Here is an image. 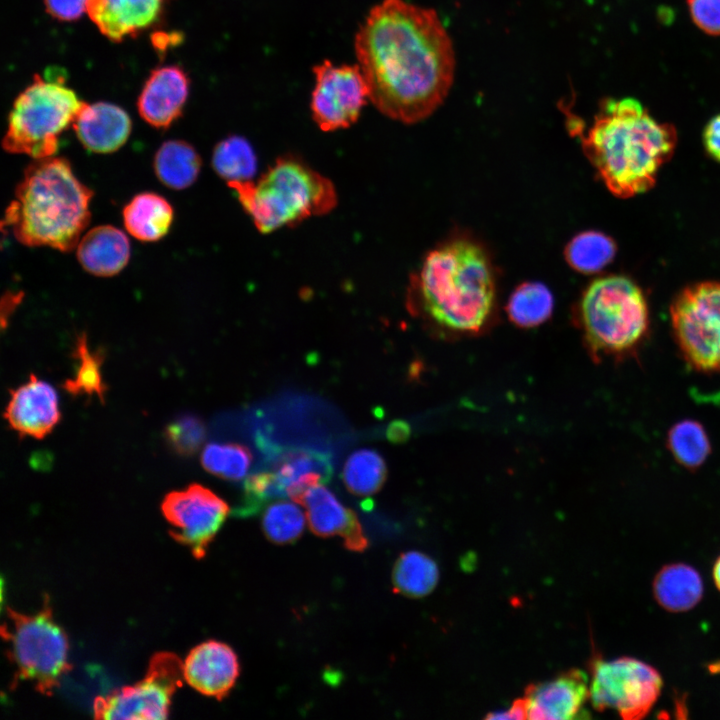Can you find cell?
<instances>
[{"label":"cell","mask_w":720,"mask_h":720,"mask_svg":"<svg viewBox=\"0 0 720 720\" xmlns=\"http://www.w3.org/2000/svg\"><path fill=\"white\" fill-rule=\"evenodd\" d=\"M354 47L369 100L391 119H426L452 87L454 48L434 9L382 0L360 25Z\"/></svg>","instance_id":"1"},{"label":"cell","mask_w":720,"mask_h":720,"mask_svg":"<svg viewBox=\"0 0 720 720\" xmlns=\"http://www.w3.org/2000/svg\"><path fill=\"white\" fill-rule=\"evenodd\" d=\"M578 135L584 154L619 198L651 189L677 145L675 127L656 120L631 97L605 99L592 126Z\"/></svg>","instance_id":"2"},{"label":"cell","mask_w":720,"mask_h":720,"mask_svg":"<svg viewBox=\"0 0 720 720\" xmlns=\"http://www.w3.org/2000/svg\"><path fill=\"white\" fill-rule=\"evenodd\" d=\"M417 310L438 327L472 334L485 328L495 307L490 260L477 243L448 241L430 251L411 279Z\"/></svg>","instance_id":"3"},{"label":"cell","mask_w":720,"mask_h":720,"mask_svg":"<svg viewBox=\"0 0 720 720\" xmlns=\"http://www.w3.org/2000/svg\"><path fill=\"white\" fill-rule=\"evenodd\" d=\"M92 196L66 159H36L16 187L4 224L24 245L70 251L90 221Z\"/></svg>","instance_id":"4"},{"label":"cell","mask_w":720,"mask_h":720,"mask_svg":"<svg viewBox=\"0 0 720 720\" xmlns=\"http://www.w3.org/2000/svg\"><path fill=\"white\" fill-rule=\"evenodd\" d=\"M261 233L329 213L337 204L332 182L293 157L278 159L257 181L228 184Z\"/></svg>","instance_id":"5"},{"label":"cell","mask_w":720,"mask_h":720,"mask_svg":"<svg viewBox=\"0 0 720 720\" xmlns=\"http://www.w3.org/2000/svg\"><path fill=\"white\" fill-rule=\"evenodd\" d=\"M584 340L597 356L624 357L634 352L649 330V308L642 289L622 275L591 282L578 303Z\"/></svg>","instance_id":"6"},{"label":"cell","mask_w":720,"mask_h":720,"mask_svg":"<svg viewBox=\"0 0 720 720\" xmlns=\"http://www.w3.org/2000/svg\"><path fill=\"white\" fill-rule=\"evenodd\" d=\"M82 104L66 85L64 72L54 68L44 76L35 75L13 103L3 148L34 160L54 156L59 136L73 124Z\"/></svg>","instance_id":"7"},{"label":"cell","mask_w":720,"mask_h":720,"mask_svg":"<svg viewBox=\"0 0 720 720\" xmlns=\"http://www.w3.org/2000/svg\"><path fill=\"white\" fill-rule=\"evenodd\" d=\"M7 622L1 635L7 656L15 666L14 684L28 681L41 694L50 696L71 670L69 643L64 630L55 622L49 598L34 614L7 607Z\"/></svg>","instance_id":"8"},{"label":"cell","mask_w":720,"mask_h":720,"mask_svg":"<svg viewBox=\"0 0 720 720\" xmlns=\"http://www.w3.org/2000/svg\"><path fill=\"white\" fill-rule=\"evenodd\" d=\"M674 339L688 365L704 373L720 372V281L683 289L670 308Z\"/></svg>","instance_id":"9"},{"label":"cell","mask_w":720,"mask_h":720,"mask_svg":"<svg viewBox=\"0 0 720 720\" xmlns=\"http://www.w3.org/2000/svg\"><path fill=\"white\" fill-rule=\"evenodd\" d=\"M183 680L181 659L171 652H158L151 657L143 679L94 699V717L107 720L166 719L171 699Z\"/></svg>","instance_id":"10"},{"label":"cell","mask_w":720,"mask_h":720,"mask_svg":"<svg viewBox=\"0 0 720 720\" xmlns=\"http://www.w3.org/2000/svg\"><path fill=\"white\" fill-rule=\"evenodd\" d=\"M590 700L598 711L616 710L625 720L645 717L656 703L663 685L659 672L631 657L597 658L592 663Z\"/></svg>","instance_id":"11"},{"label":"cell","mask_w":720,"mask_h":720,"mask_svg":"<svg viewBox=\"0 0 720 720\" xmlns=\"http://www.w3.org/2000/svg\"><path fill=\"white\" fill-rule=\"evenodd\" d=\"M161 511L171 529L169 534L201 559L230 513L229 505L209 488L193 483L169 492Z\"/></svg>","instance_id":"12"},{"label":"cell","mask_w":720,"mask_h":720,"mask_svg":"<svg viewBox=\"0 0 720 720\" xmlns=\"http://www.w3.org/2000/svg\"><path fill=\"white\" fill-rule=\"evenodd\" d=\"M313 72L310 107L315 123L328 132L350 127L369 100V88L359 65L324 60L313 67Z\"/></svg>","instance_id":"13"},{"label":"cell","mask_w":720,"mask_h":720,"mask_svg":"<svg viewBox=\"0 0 720 720\" xmlns=\"http://www.w3.org/2000/svg\"><path fill=\"white\" fill-rule=\"evenodd\" d=\"M4 418L20 436L42 439L61 418L58 394L51 384L31 374L26 383L10 390Z\"/></svg>","instance_id":"14"},{"label":"cell","mask_w":720,"mask_h":720,"mask_svg":"<svg viewBox=\"0 0 720 720\" xmlns=\"http://www.w3.org/2000/svg\"><path fill=\"white\" fill-rule=\"evenodd\" d=\"M588 698L587 676L573 669L552 680L530 686L524 700L529 719L560 720L584 718Z\"/></svg>","instance_id":"15"},{"label":"cell","mask_w":720,"mask_h":720,"mask_svg":"<svg viewBox=\"0 0 720 720\" xmlns=\"http://www.w3.org/2000/svg\"><path fill=\"white\" fill-rule=\"evenodd\" d=\"M183 674L190 687L205 696L222 700L234 687L240 665L230 646L210 640L190 650L183 662Z\"/></svg>","instance_id":"16"},{"label":"cell","mask_w":720,"mask_h":720,"mask_svg":"<svg viewBox=\"0 0 720 720\" xmlns=\"http://www.w3.org/2000/svg\"><path fill=\"white\" fill-rule=\"evenodd\" d=\"M296 502L306 509L309 528L315 535H339L344 546L355 552L364 551L368 547V539L357 515L343 506L322 484L307 489Z\"/></svg>","instance_id":"17"},{"label":"cell","mask_w":720,"mask_h":720,"mask_svg":"<svg viewBox=\"0 0 720 720\" xmlns=\"http://www.w3.org/2000/svg\"><path fill=\"white\" fill-rule=\"evenodd\" d=\"M167 0H88L86 12L109 40L123 41L160 24Z\"/></svg>","instance_id":"18"},{"label":"cell","mask_w":720,"mask_h":720,"mask_svg":"<svg viewBox=\"0 0 720 720\" xmlns=\"http://www.w3.org/2000/svg\"><path fill=\"white\" fill-rule=\"evenodd\" d=\"M269 470L273 471L287 496L296 502L310 487L327 483L333 473L330 457L310 448H289L261 440Z\"/></svg>","instance_id":"19"},{"label":"cell","mask_w":720,"mask_h":720,"mask_svg":"<svg viewBox=\"0 0 720 720\" xmlns=\"http://www.w3.org/2000/svg\"><path fill=\"white\" fill-rule=\"evenodd\" d=\"M190 80L177 65L154 69L139 94L140 116L156 128L169 127L181 114L188 98Z\"/></svg>","instance_id":"20"},{"label":"cell","mask_w":720,"mask_h":720,"mask_svg":"<svg viewBox=\"0 0 720 720\" xmlns=\"http://www.w3.org/2000/svg\"><path fill=\"white\" fill-rule=\"evenodd\" d=\"M72 125L82 145L94 153L118 150L129 138L132 128L126 111L108 102H83Z\"/></svg>","instance_id":"21"},{"label":"cell","mask_w":720,"mask_h":720,"mask_svg":"<svg viewBox=\"0 0 720 720\" xmlns=\"http://www.w3.org/2000/svg\"><path fill=\"white\" fill-rule=\"evenodd\" d=\"M81 266L96 276H113L119 273L130 258V243L118 228L101 225L89 230L77 247Z\"/></svg>","instance_id":"22"},{"label":"cell","mask_w":720,"mask_h":720,"mask_svg":"<svg viewBox=\"0 0 720 720\" xmlns=\"http://www.w3.org/2000/svg\"><path fill=\"white\" fill-rule=\"evenodd\" d=\"M652 591L657 603L670 612L688 611L703 596V582L692 566L671 563L663 566L655 575Z\"/></svg>","instance_id":"23"},{"label":"cell","mask_w":720,"mask_h":720,"mask_svg":"<svg viewBox=\"0 0 720 720\" xmlns=\"http://www.w3.org/2000/svg\"><path fill=\"white\" fill-rule=\"evenodd\" d=\"M173 215L170 203L151 192L134 196L123 209L126 230L134 238L145 242L164 237L171 227Z\"/></svg>","instance_id":"24"},{"label":"cell","mask_w":720,"mask_h":720,"mask_svg":"<svg viewBox=\"0 0 720 720\" xmlns=\"http://www.w3.org/2000/svg\"><path fill=\"white\" fill-rule=\"evenodd\" d=\"M201 158L192 145L181 140L163 143L154 157V170L159 180L172 189H185L198 177Z\"/></svg>","instance_id":"25"},{"label":"cell","mask_w":720,"mask_h":720,"mask_svg":"<svg viewBox=\"0 0 720 720\" xmlns=\"http://www.w3.org/2000/svg\"><path fill=\"white\" fill-rule=\"evenodd\" d=\"M439 570L436 562L424 553L409 551L401 554L394 564V590L411 598L428 595L436 587Z\"/></svg>","instance_id":"26"},{"label":"cell","mask_w":720,"mask_h":720,"mask_svg":"<svg viewBox=\"0 0 720 720\" xmlns=\"http://www.w3.org/2000/svg\"><path fill=\"white\" fill-rule=\"evenodd\" d=\"M616 250L611 237L598 231H585L569 241L564 256L575 271L592 274L607 266L614 259Z\"/></svg>","instance_id":"27"},{"label":"cell","mask_w":720,"mask_h":720,"mask_svg":"<svg viewBox=\"0 0 720 720\" xmlns=\"http://www.w3.org/2000/svg\"><path fill=\"white\" fill-rule=\"evenodd\" d=\"M73 357L77 360L75 374L64 381L63 388L73 396H96L103 403L107 392L102 374L103 352L91 350L87 336L81 334L77 337Z\"/></svg>","instance_id":"28"},{"label":"cell","mask_w":720,"mask_h":720,"mask_svg":"<svg viewBox=\"0 0 720 720\" xmlns=\"http://www.w3.org/2000/svg\"><path fill=\"white\" fill-rule=\"evenodd\" d=\"M554 300L550 290L540 282H525L511 294L506 311L509 319L521 328H533L552 314Z\"/></svg>","instance_id":"29"},{"label":"cell","mask_w":720,"mask_h":720,"mask_svg":"<svg viewBox=\"0 0 720 720\" xmlns=\"http://www.w3.org/2000/svg\"><path fill=\"white\" fill-rule=\"evenodd\" d=\"M667 447L675 461L690 470L703 465L711 453L704 426L692 419L679 421L670 428Z\"/></svg>","instance_id":"30"},{"label":"cell","mask_w":720,"mask_h":720,"mask_svg":"<svg viewBox=\"0 0 720 720\" xmlns=\"http://www.w3.org/2000/svg\"><path fill=\"white\" fill-rule=\"evenodd\" d=\"M212 164L216 173L229 184L252 180L257 169V158L245 138L229 136L215 146Z\"/></svg>","instance_id":"31"},{"label":"cell","mask_w":720,"mask_h":720,"mask_svg":"<svg viewBox=\"0 0 720 720\" xmlns=\"http://www.w3.org/2000/svg\"><path fill=\"white\" fill-rule=\"evenodd\" d=\"M387 469L382 456L372 449H360L346 460L342 472L346 488L356 496H371L386 479Z\"/></svg>","instance_id":"32"},{"label":"cell","mask_w":720,"mask_h":720,"mask_svg":"<svg viewBox=\"0 0 720 720\" xmlns=\"http://www.w3.org/2000/svg\"><path fill=\"white\" fill-rule=\"evenodd\" d=\"M252 462L250 450L237 443H209L201 453V464L209 473L231 481L245 477Z\"/></svg>","instance_id":"33"},{"label":"cell","mask_w":720,"mask_h":720,"mask_svg":"<svg viewBox=\"0 0 720 720\" xmlns=\"http://www.w3.org/2000/svg\"><path fill=\"white\" fill-rule=\"evenodd\" d=\"M305 526L303 511L294 503L279 501L269 505L262 518V530L274 544L294 543L301 537Z\"/></svg>","instance_id":"34"},{"label":"cell","mask_w":720,"mask_h":720,"mask_svg":"<svg viewBox=\"0 0 720 720\" xmlns=\"http://www.w3.org/2000/svg\"><path fill=\"white\" fill-rule=\"evenodd\" d=\"M287 493L271 470H263L249 475L244 482L242 504L236 509L241 517L259 512L265 504L286 498Z\"/></svg>","instance_id":"35"},{"label":"cell","mask_w":720,"mask_h":720,"mask_svg":"<svg viewBox=\"0 0 720 720\" xmlns=\"http://www.w3.org/2000/svg\"><path fill=\"white\" fill-rule=\"evenodd\" d=\"M168 446L179 456H192L202 446L206 437L204 422L195 415L185 414L175 418L164 429Z\"/></svg>","instance_id":"36"},{"label":"cell","mask_w":720,"mask_h":720,"mask_svg":"<svg viewBox=\"0 0 720 720\" xmlns=\"http://www.w3.org/2000/svg\"><path fill=\"white\" fill-rule=\"evenodd\" d=\"M694 24L704 33L720 36V0H687Z\"/></svg>","instance_id":"37"},{"label":"cell","mask_w":720,"mask_h":720,"mask_svg":"<svg viewBox=\"0 0 720 720\" xmlns=\"http://www.w3.org/2000/svg\"><path fill=\"white\" fill-rule=\"evenodd\" d=\"M88 0H44L50 16L65 22L79 19L87 9Z\"/></svg>","instance_id":"38"},{"label":"cell","mask_w":720,"mask_h":720,"mask_svg":"<svg viewBox=\"0 0 720 720\" xmlns=\"http://www.w3.org/2000/svg\"><path fill=\"white\" fill-rule=\"evenodd\" d=\"M704 147L707 153L720 162V114L714 116L705 126Z\"/></svg>","instance_id":"39"},{"label":"cell","mask_w":720,"mask_h":720,"mask_svg":"<svg viewBox=\"0 0 720 720\" xmlns=\"http://www.w3.org/2000/svg\"><path fill=\"white\" fill-rule=\"evenodd\" d=\"M487 718L492 719H525L528 718L526 702L523 699L515 701L510 708L488 715Z\"/></svg>","instance_id":"40"},{"label":"cell","mask_w":720,"mask_h":720,"mask_svg":"<svg viewBox=\"0 0 720 720\" xmlns=\"http://www.w3.org/2000/svg\"><path fill=\"white\" fill-rule=\"evenodd\" d=\"M712 573H713V579H714L715 585L720 590V555L717 557V559L714 562Z\"/></svg>","instance_id":"41"}]
</instances>
